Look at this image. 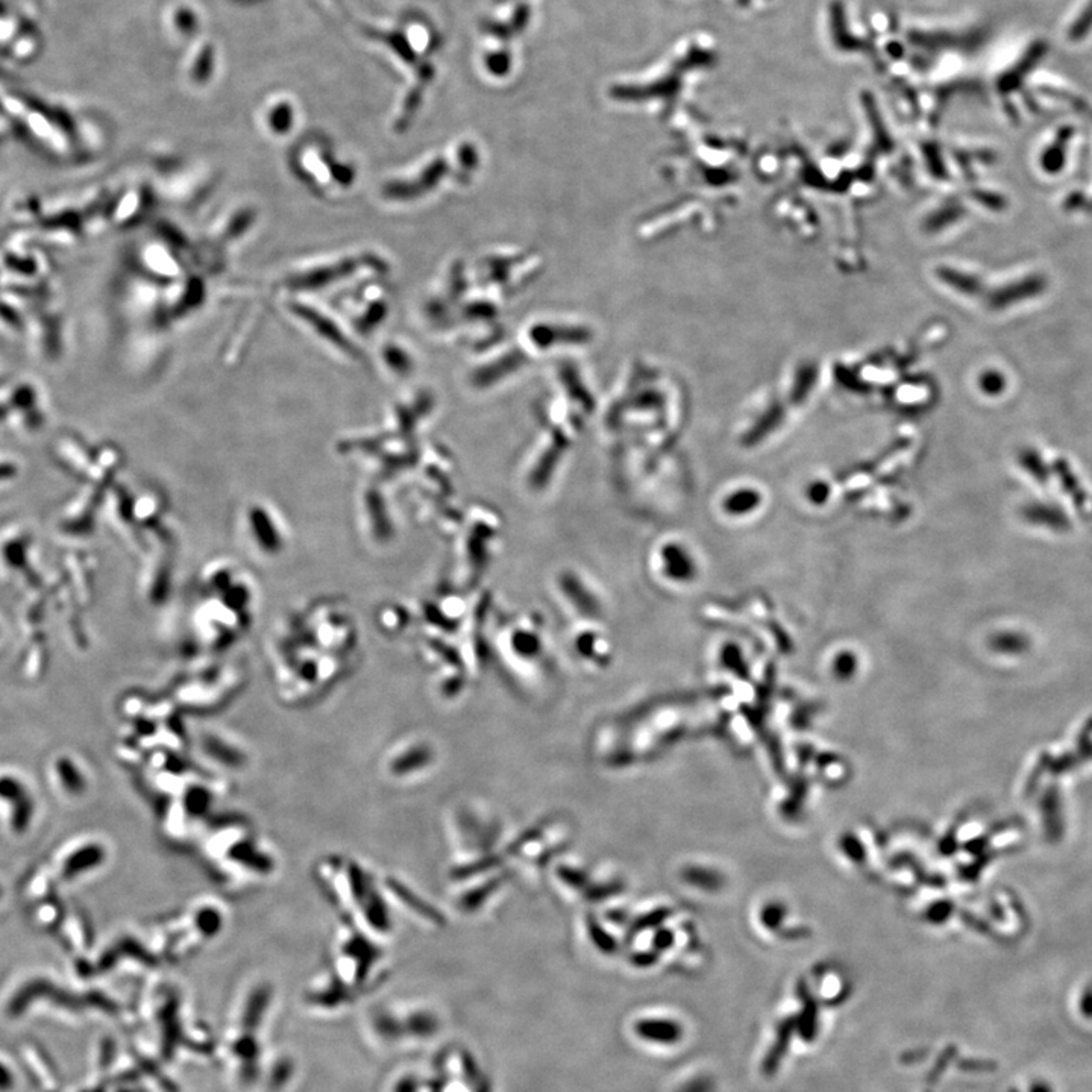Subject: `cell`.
Wrapping results in <instances>:
<instances>
[{"instance_id":"3","label":"cell","mask_w":1092,"mask_h":1092,"mask_svg":"<svg viewBox=\"0 0 1092 1092\" xmlns=\"http://www.w3.org/2000/svg\"><path fill=\"white\" fill-rule=\"evenodd\" d=\"M663 560L668 574L674 580L689 581L697 576V561L684 545H669Z\"/></svg>"},{"instance_id":"5","label":"cell","mask_w":1092,"mask_h":1092,"mask_svg":"<svg viewBox=\"0 0 1092 1092\" xmlns=\"http://www.w3.org/2000/svg\"><path fill=\"white\" fill-rule=\"evenodd\" d=\"M991 648L997 653H1007V654H1017L1023 653L1028 648V640L1023 634L1017 633H1000L992 636L989 639Z\"/></svg>"},{"instance_id":"6","label":"cell","mask_w":1092,"mask_h":1092,"mask_svg":"<svg viewBox=\"0 0 1092 1092\" xmlns=\"http://www.w3.org/2000/svg\"><path fill=\"white\" fill-rule=\"evenodd\" d=\"M858 654L854 651L841 650L833 655L831 671L836 674V677H851L858 671Z\"/></svg>"},{"instance_id":"2","label":"cell","mask_w":1092,"mask_h":1092,"mask_svg":"<svg viewBox=\"0 0 1092 1092\" xmlns=\"http://www.w3.org/2000/svg\"><path fill=\"white\" fill-rule=\"evenodd\" d=\"M1074 128L1073 126H1062L1056 134L1053 143L1047 146V149L1039 157V164L1041 169L1049 173V175H1058L1064 169L1066 163V150L1070 146L1071 140L1074 137Z\"/></svg>"},{"instance_id":"7","label":"cell","mask_w":1092,"mask_h":1092,"mask_svg":"<svg viewBox=\"0 0 1092 1092\" xmlns=\"http://www.w3.org/2000/svg\"><path fill=\"white\" fill-rule=\"evenodd\" d=\"M805 496L806 501L809 502L810 506H826L831 498L830 483L826 480L810 481L809 485H806Z\"/></svg>"},{"instance_id":"11","label":"cell","mask_w":1092,"mask_h":1092,"mask_svg":"<svg viewBox=\"0 0 1092 1092\" xmlns=\"http://www.w3.org/2000/svg\"><path fill=\"white\" fill-rule=\"evenodd\" d=\"M1089 214H1092V197H1091V205H1089Z\"/></svg>"},{"instance_id":"8","label":"cell","mask_w":1092,"mask_h":1092,"mask_svg":"<svg viewBox=\"0 0 1092 1092\" xmlns=\"http://www.w3.org/2000/svg\"><path fill=\"white\" fill-rule=\"evenodd\" d=\"M1089 205H1091V197L1088 196L1087 193L1079 192V190L1066 195L1062 203V207L1068 213L1081 211V213L1089 214Z\"/></svg>"},{"instance_id":"4","label":"cell","mask_w":1092,"mask_h":1092,"mask_svg":"<svg viewBox=\"0 0 1092 1092\" xmlns=\"http://www.w3.org/2000/svg\"><path fill=\"white\" fill-rule=\"evenodd\" d=\"M1024 516L1030 519L1032 523L1039 521L1045 527L1056 528V530H1065L1068 527L1066 516L1060 510H1056L1055 507L1039 506L1032 507L1024 512Z\"/></svg>"},{"instance_id":"9","label":"cell","mask_w":1092,"mask_h":1092,"mask_svg":"<svg viewBox=\"0 0 1092 1092\" xmlns=\"http://www.w3.org/2000/svg\"><path fill=\"white\" fill-rule=\"evenodd\" d=\"M1006 379L1002 373L988 372L981 377V387L988 394H1000L1004 390Z\"/></svg>"},{"instance_id":"1","label":"cell","mask_w":1092,"mask_h":1092,"mask_svg":"<svg viewBox=\"0 0 1092 1092\" xmlns=\"http://www.w3.org/2000/svg\"><path fill=\"white\" fill-rule=\"evenodd\" d=\"M765 504L762 492L750 485H742L729 492L722 500V512L736 519L756 515Z\"/></svg>"},{"instance_id":"10","label":"cell","mask_w":1092,"mask_h":1092,"mask_svg":"<svg viewBox=\"0 0 1092 1092\" xmlns=\"http://www.w3.org/2000/svg\"><path fill=\"white\" fill-rule=\"evenodd\" d=\"M1028 1092H1053V1089L1050 1088V1085L1044 1083V1081H1039V1083H1035L1034 1087L1030 1088V1091Z\"/></svg>"}]
</instances>
